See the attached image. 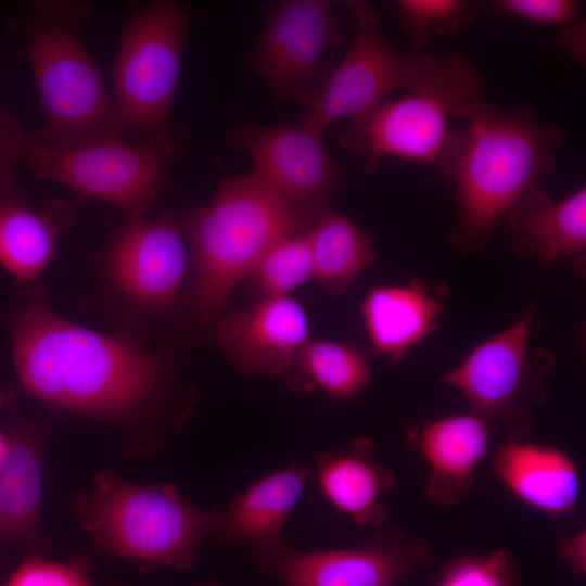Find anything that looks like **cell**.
I'll list each match as a JSON object with an SVG mask.
<instances>
[{"mask_svg": "<svg viewBox=\"0 0 586 586\" xmlns=\"http://www.w3.org/2000/svg\"><path fill=\"white\" fill-rule=\"evenodd\" d=\"M343 39L329 1H282L265 22L250 68L277 99L308 106L334 68L323 58Z\"/></svg>", "mask_w": 586, "mask_h": 586, "instance_id": "12", "label": "cell"}, {"mask_svg": "<svg viewBox=\"0 0 586 586\" xmlns=\"http://www.w3.org/2000/svg\"><path fill=\"white\" fill-rule=\"evenodd\" d=\"M4 402H5V395L0 393V408L3 405Z\"/></svg>", "mask_w": 586, "mask_h": 586, "instance_id": "36", "label": "cell"}, {"mask_svg": "<svg viewBox=\"0 0 586 586\" xmlns=\"http://www.w3.org/2000/svg\"><path fill=\"white\" fill-rule=\"evenodd\" d=\"M557 552L566 568L575 574L586 572V530L565 535L558 540Z\"/></svg>", "mask_w": 586, "mask_h": 586, "instance_id": "32", "label": "cell"}, {"mask_svg": "<svg viewBox=\"0 0 586 586\" xmlns=\"http://www.w3.org/2000/svg\"><path fill=\"white\" fill-rule=\"evenodd\" d=\"M310 473L308 464L294 462L251 484L221 511L217 532L220 542L252 547L282 536L281 530Z\"/></svg>", "mask_w": 586, "mask_h": 586, "instance_id": "23", "label": "cell"}, {"mask_svg": "<svg viewBox=\"0 0 586 586\" xmlns=\"http://www.w3.org/2000/svg\"><path fill=\"white\" fill-rule=\"evenodd\" d=\"M192 16L178 1L158 0L125 25L111 68L114 100L133 138L171 132L173 102Z\"/></svg>", "mask_w": 586, "mask_h": 586, "instance_id": "9", "label": "cell"}, {"mask_svg": "<svg viewBox=\"0 0 586 586\" xmlns=\"http://www.w3.org/2000/svg\"><path fill=\"white\" fill-rule=\"evenodd\" d=\"M181 153L173 132L62 145L33 142L30 135L24 163L38 178L61 183L79 198L112 204L136 220L145 218L169 188L166 168Z\"/></svg>", "mask_w": 586, "mask_h": 586, "instance_id": "7", "label": "cell"}, {"mask_svg": "<svg viewBox=\"0 0 586 586\" xmlns=\"http://www.w3.org/2000/svg\"><path fill=\"white\" fill-rule=\"evenodd\" d=\"M489 425L469 411L428 421L412 434L410 441L428 468L424 494L430 501L455 507L470 499L489 451Z\"/></svg>", "mask_w": 586, "mask_h": 586, "instance_id": "16", "label": "cell"}, {"mask_svg": "<svg viewBox=\"0 0 586 586\" xmlns=\"http://www.w3.org/2000/svg\"><path fill=\"white\" fill-rule=\"evenodd\" d=\"M250 550L252 563L280 586H396L434 562L425 538L385 526L355 548L301 551L282 535Z\"/></svg>", "mask_w": 586, "mask_h": 586, "instance_id": "11", "label": "cell"}, {"mask_svg": "<svg viewBox=\"0 0 586 586\" xmlns=\"http://www.w3.org/2000/svg\"><path fill=\"white\" fill-rule=\"evenodd\" d=\"M233 150L249 153L255 173L291 207L308 230L318 221L343 178L323 146V137L305 124L259 125L240 117L228 136Z\"/></svg>", "mask_w": 586, "mask_h": 586, "instance_id": "13", "label": "cell"}, {"mask_svg": "<svg viewBox=\"0 0 586 586\" xmlns=\"http://www.w3.org/2000/svg\"><path fill=\"white\" fill-rule=\"evenodd\" d=\"M82 1L43 0L22 4L14 24L41 100L44 122L31 141L62 145L103 138H133L125 127L82 33L91 21Z\"/></svg>", "mask_w": 586, "mask_h": 586, "instance_id": "3", "label": "cell"}, {"mask_svg": "<svg viewBox=\"0 0 586 586\" xmlns=\"http://www.w3.org/2000/svg\"><path fill=\"white\" fill-rule=\"evenodd\" d=\"M448 290L413 278L407 283L370 289L361 316L371 347L395 364L440 328Z\"/></svg>", "mask_w": 586, "mask_h": 586, "instance_id": "18", "label": "cell"}, {"mask_svg": "<svg viewBox=\"0 0 586 586\" xmlns=\"http://www.w3.org/2000/svg\"><path fill=\"white\" fill-rule=\"evenodd\" d=\"M317 482L326 500L359 525L384 526L383 495L394 483L392 470L375 457V444L357 437L316 459Z\"/></svg>", "mask_w": 586, "mask_h": 586, "instance_id": "22", "label": "cell"}, {"mask_svg": "<svg viewBox=\"0 0 586 586\" xmlns=\"http://www.w3.org/2000/svg\"><path fill=\"white\" fill-rule=\"evenodd\" d=\"M8 447V440L0 433V461L5 455Z\"/></svg>", "mask_w": 586, "mask_h": 586, "instance_id": "34", "label": "cell"}, {"mask_svg": "<svg viewBox=\"0 0 586 586\" xmlns=\"http://www.w3.org/2000/svg\"><path fill=\"white\" fill-rule=\"evenodd\" d=\"M195 586H220L217 582H202L198 583Z\"/></svg>", "mask_w": 586, "mask_h": 586, "instance_id": "35", "label": "cell"}, {"mask_svg": "<svg viewBox=\"0 0 586 586\" xmlns=\"http://www.w3.org/2000/svg\"><path fill=\"white\" fill-rule=\"evenodd\" d=\"M104 263L112 288L128 307L141 315L168 313L191 268L180 218L128 220L109 241Z\"/></svg>", "mask_w": 586, "mask_h": 586, "instance_id": "14", "label": "cell"}, {"mask_svg": "<svg viewBox=\"0 0 586 586\" xmlns=\"http://www.w3.org/2000/svg\"><path fill=\"white\" fill-rule=\"evenodd\" d=\"M75 515L97 547L141 570L188 571L204 539L217 534L221 511L192 505L171 484L139 485L101 471L74 499Z\"/></svg>", "mask_w": 586, "mask_h": 586, "instance_id": "5", "label": "cell"}, {"mask_svg": "<svg viewBox=\"0 0 586 586\" xmlns=\"http://www.w3.org/2000/svg\"><path fill=\"white\" fill-rule=\"evenodd\" d=\"M367 353L358 345L307 339L288 371L298 391L322 390L342 404L361 394L371 381Z\"/></svg>", "mask_w": 586, "mask_h": 586, "instance_id": "25", "label": "cell"}, {"mask_svg": "<svg viewBox=\"0 0 586 586\" xmlns=\"http://www.w3.org/2000/svg\"><path fill=\"white\" fill-rule=\"evenodd\" d=\"M74 221L71 203L51 199L40 207L17 186L0 191V265L18 282H34L55 257L56 241Z\"/></svg>", "mask_w": 586, "mask_h": 586, "instance_id": "21", "label": "cell"}, {"mask_svg": "<svg viewBox=\"0 0 586 586\" xmlns=\"http://www.w3.org/2000/svg\"><path fill=\"white\" fill-rule=\"evenodd\" d=\"M467 120L438 174L456 192L449 242L474 254L487 247L513 204L553 174L565 136L523 104L505 109L484 101Z\"/></svg>", "mask_w": 586, "mask_h": 586, "instance_id": "2", "label": "cell"}, {"mask_svg": "<svg viewBox=\"0 0 586 586\" xmlns=\"http://www.w3.org/2000/svg\"><path fill=\"white\" fill-rule=\"evenodd\" d=\"M512 250L545 265L576 256L582 265L586 250V189L553 201L536 186L526 191L505 218Z\"/></svg>", "mask_w": 586, "mask_h": 586, "instance_id": "20", "label": "cell"}, {"mask_svg": "<svg viewBox=\"0 0 586 586\" xmlns=\"http://www.w3.org/2000/svg\"><path fill=\"white\" fill-rule=\"evenodd\" d=\"M482 74L464 56L436 59L412 93L386 100L340 133V144L354 152L367 173L385 156L431 165L441 171L456 139L449 117L467 119L485 99Z\"/></svg>", "mask_w": 586, "mask_h": 586, "instance_id": "6", "label": "cell"}, {"mask_svg": "<svg viewBox=\"0 0 586 586\" xmlns=\"http://www.w3.org/2000/svg\"><path fill=\"white\" fill-rule=\"evenodd\" d=\"M492 468L511 496L545 517H568L579 504V470L562 448L509 436L493 453Z\"/></svg>", "mask_w": 586, "mask_h": 586, "instance_id": "17", "label": "cell"}, {"mask_svg": "<svg viewBox=\"0 0 586 586\" xmlns=\"http://www.w3.org/2000/svg\"><path fill=\"white\" fill-rule=\"evenodd\" d=\"M559 44L581 65L586 60V23L576 21L565 25L559 35Z\"/></svg>", "mask_w": 586, "mask_h": 586, "instance_id": "33", "label": "cell"}, {"mask_svg": "<svg viewBox=\"0 0 586 586\" xmlns=\"http://www.w3.org/2000/svg\"><path fill=\"white\" fill-rule=\"evenodd\" d=\"M522 572L506 548L469 552L450 560L433 586H521Z\"/></svg>", "mask_w": 586, "mask_h": 586, "instance_id": "27", "label": "cell"}, {"mask_svg": "<svg viewBox=\"0 0 586 586\" xmlns=\"http://www.w3.org/2000/svg\"><path fill=\"white\" fill-rule=\"evenodd\" d=\"M9 333L24 391L49 405L126 423L165 400L169 375L160 356L126 336L69 322L39 295L14 311Z\"/></svg>", "mask_w": 586, "mask_h": 586, "instance_id": "1", "label": "cell"}, {"mask_svg": "<svg viewBox=\"0 0 586 586\" xmlns=\"http://www.w3.org/2000/svg\"><path fill=\"white\" fill-rule=\"evenodd\" d=\"M180 224L193 272V316L207 324L258 259L283 238L307 231L291 207L255 171L221 180L212 202Z\"/></svg>", "mask_w": 586, "mask_h": 586, "instance_id": "4", "label": "cell"}, {"mask_svg": "<svg viewBox=\"0 0 586 586\" xmlns=\"http://www.w3.org/2000/svg\"><path fill=\"white\" fill-rule=\"evenodd\" d=\"M307 334L308 317L288 295L228 311L218 320L214 339L243 374L272 377L290 370Z\"/></svg>", "mask_w": 586, "mask_h": 586, "instance_id": "15", "label": "cell"}, {"mask_svg": "<svg viewBox=\"0 0 586 586\" xmlns=\"http://www.w3.org/2000/svg\"><path fill=\"white\" fill-rule=\"evenodd\" d=\"M540 328L537 300L510 326L475 345L438 380L459 392L470 411L509 436L525 437L534 426L533 409L547 396L555 355L534 346Z\"/></svg>", "mask_w": 586, "mask_h": 586, "instance_id": "8", "label": "cell"}, {"mask_svg": "<svg viewBox=\"0 0 586 586\" xmlns=\"http://www.w3.org/2000/svg\"><path fill=\"white\" fill-rule=\"evenodd\" d=\"M345 3L355 22L354 40L307 106L303 122L321 137L332 123L365 116L386 101L392 92L404 87L418 88L436 62V56L397 49L366 2Z\"/></svg>", "mask_w": 586, "mask_h": 586, "instance_id": "10", "label": "cell"}, {"mask_svg": "<svg viewBox=\"0 0 586 586\" xmlns=\"http://www.w3.org/2000/svg\"><path fill=\"white\" fill-rule=\"evenodd\" d=\"M8 447L0 461V546H48L40 525L41 462L44 432L16 413L12 415Z\"/></svg>", "mask_w": 586, "mask_h": 586, "instance_id": "19", "label": "cell"}, {"mask_svg": "<svg viewBox=\"0 0 586 586\" xmlns=\"http://www.w3.org/2000/svg\"><path fill=\"white\" fill-rule=\"evenodd\" d=\"M90 571L88 557H78L68 563L33 557L24 561L3 586H94Z\"/></svg>", "mask_w": 586, "mask_h": 586, "instance_id": "29", "label": "cell"}, {"mask_svg": "<svg viewBox=\"0 0 586 586\" xmlns=\"http://www.w3.org/2000/svg\"><path fill=\"white\" fill-rule=\"evenodd\" d=\"M314 278L332 294H342L377 259L371 233L346 216L324 211L307 231Z\"/></svg>", "mask_w": 586, "mask_h": 586, "instance_id": "24", "label": "cell"}, {"mask_svg": "<svg viewBox=\"0 0 586 586\" xmlns=\"http://www.w3.org/2000/svg\"><path fill=\"white\" fill-rule=\"evenodd\" d=\"M30 135L9 109H0V191L15 186L16 166L25 162Z\"/></svg>", "mask_w": 586, "mask_h": 586, "instance_id": "30", "label": "cell"}, {"mask_svg": "<svg viewBox=\"0 0 586 586\" xmlns=\"http://www.w3.org/2000/svg\"><path fill=\"white\" fill-rule=\"evenodd\" d=\"M403 25L416 48L434 36H455L463 22L474 17L471 2L462 0H400Z\"/></svg>", "mask_w": 586, "mask_h": 586, "instance_id": "28", "label": "cell"}, {"mask_svg": "<svg viewBox=\"0 0 586 586\" xmlns=\"http://www.w3.org/2000/svg\"><path fill=\"white\" fill-rule=\"evenodd\" d=\"M494 5L544 25H568L579 20V2L573 0H499Z\"/></svg>", "mask_w": 586, "mask_h": 586, "instance_id": "31", "label": "cell"}, {"mask_svg": "<svg viewBox=\"0 0 586 586\" xmlns=\"http://www.w3.org/2000/svg\"><path fill=\"white\" fill-rule=\"evenodd\" d=\"M251 286L262 298L288 296L314 278L307 232L281 239L258 259L250 275Z\"/></svg>", "mask_w": 586, "mask_h": 586, "instance_id": "26", "label": "cell"}]
</instances>
